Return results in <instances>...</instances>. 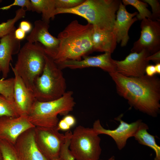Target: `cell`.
<instances>
[{"instance_id": "cell-1", "label": "cell", "mask_w": 160, "mask_h": 160, "mask_svg": "<svg viewBox=\"0 0 160 160\" xmlns=\"http://www.w3.org/2000/svg\"><path fill=\"white\" fill-rule=\"evenodd\" d=\"M118 94L127 100L135 109L153 117L160 110V80L146 75L138 77H127L117 72L109 73Z\"/></svg>"}, {"instance_id": "cell-2", "label": "cell", "mask_w": 160, "mask_h": 160, "mask_svg": "<svg viewBox=\"0 0 160 160\" xmlns=\"http://www.w3.org/2000/svg\"><path fill=\"white\" fill-rule=\"evenodd\" d=\"M93 26L83 25L76 20L71 22L58 34L60 44L52 58L58 64L68 60H80L93 51L92 35Z\"/></svg>"}, {"instance_id": "cell-3", "label": "cell", "mask_w": 160, "mask_h": 160, "mask_svg": "<svg viewBox=\"0 0 160 160\" xmlns=\"http://www.w3.org/2000/svg\"><path fill=\"white\" fill-rule=\"evenodd\" d=\"M121 1L118 0H86L73 8L56 9L55 14L76 15L85 19L88 23L101 29L113 30L116 13Z\"/></svg>"}, {"instance_id": "cell-4", "label": "cell", "mask_w": 160, "mask_h": 160, "mask_svg": "<svg viewBox=\"0 0 160 160\" xmlns=\"http://www.w3.org/2000/svg\"><path fill=\"white\" fill-rule=\"evenodd\" d=\"M73 95V92L69 91L53 100L41 102L36 100L28 115L29 121L35 127H56L59 121L58 115L65 116L73 110L76 105Z\"/></svg>"}, {"instance_id": "cell-5", "label": "cell", "mask_w": 160, "mask_h": 160, "mask_svg": "<svg viewBox=\"0 0 160 160\" xmlns=\"http://www.w3.org/2000/svg\"><path fill=\"white\" fill-rule=\"evenodd\" d=\"M45 64L41 74L35 80L33 92L39 101L53 100L61 97L66 92V84L61 69L52 58L46 54Z\"/></svg>"}, {"instance_id": "cell-6", "label": "cell", "mask_w": 160, "mask_h": 160, "mask_svg": "<svg viewBox=\"0 0 160 160\" xmlns=\"http://www.w3.org/2000/svg\"><path fill=\"white\" fill-rule=\"evenodd\" d=\"M46 54L44 48L40 43L27 42L18 53L15 66L12 65L28 88L32 92L35 80L43 71Z\"/></svg>"}, {"instance_id": "cell-7", "label": "cell", "mask_w": 160, "mask_h": 160, "mask_svg": "<svg viewBox=\"0 0 160 160\" xmlns=\"http://www.w3.org/2000/svg\"><path fill=\"white\" fill-rule=\"evenodd\" d=\"M92 128L81 125L74 130L69 149L76 160H99L102 152L101 139Z\"/></svg>"}, {"instance_id": "cell-8", "label": "cell", "mask_w": 160, "mask_h": 160, "mask_svg": "<svg viewBox=\"0 0 160 160\" xmlns=\"http://www.w3.org/2000/svg\"><path fill=\"white\" fill-rule=\"evenodd\" d=\"M35 140L42 153L48 160L59 158L61 148L65 143V134L59 132L57 126L53 128L35 127Z\"/></svg>"}, {"instance_id": "cell-9", "label": "cell", "mask_w": 160, "mask_h": 160, "mask_svg": "<svg viewBox=\"0 0 160 160\" xmlns=\"http://www.w3.org/2000/svg\"><path fill=\"white\" fill-rule=\"evenodd\" d=\"M141 35L134 44L132 52L139 53L143 49L153 54L160 49V21L146 18L142 20Z\"/></svg>"}, {"instance_id": "cell-10", "label": "cell", "mask_w": 160, "mask_h": 160, "mask_svg": "<svg viewBox=\"0 0 160 160\" xmlns=\"http://www.w3.org/2000/svg\"><path fill=\"white\" fill-rule=\"evenodd\" d=\"M121 114L115 119L119 121L118 126L113 130L105 129L102 126L100 120L97 119L93 124V128L99 135L104 134L112 137L115 141L119 150L123 149L126 146L127 140L134 137L138 128L142 121L139 119L130 123H127L121 119Z\"/></svg>"}, {"instance_id": "cell-11", "label": "cell", "mask_w": 160, "mask_h": 160, "mask_svg": "<svg viewBox=\"0 0 160 160\" xmlns=\"http://www.w3.org/2000/svg\"><path fill=\"white\" fill-rule=\"evenodd\" d=\"M151 55L148 52L143 49L139 53H130L123 60H114L116 72L127 77L143 76L145 68L149 63L145 58Z\"/></svg>"}, {"instance_id": "cell-12", "label": "cell", "mask_w": 160, "mask_h": 160, "mask_svg": "<svg viewBox=\"0 0 160 160\" xmlns=\"http://www.w3.org/2000/svg\"><path fill=\"white\" fill-rule=\"evenodd\" d=\"M35 127L29 121L26 115H22L15 117H0V139L14 145L22 133Z\"/></svg>"}, {"instance_id": "cell-13", "label": "cell", "mask_w": 160, "mask_h": 160, "mask_svg": "<svg viewBox=\"0 0 160 160\" xmlns=\"http://www.w3.org/2000/svg\"><path fill=\"white\" fill-rule=\"evenodd\" d=\"M111 53H104L95 56H85L80 60H66L56 64L61 70L65 68L71 69L83 68L90 67L100 68L109 73L116 72L114 60Z\"/></svg>"}, {"instance_id": "cell-14", "label": "cell", "mask_w": 160, "mask_h": 160, "mask_svg": "<svg viewBox=\"0 0 160 160\" xmlns=\"http://www.w3.org/2000/svg\"><path fill=\"white\" fill-rule=\"evenodd\" d=\"M49 27V24L42 20L35 21L33 28L26 39L30 43H40L44 47L46 54L53 58L58 48L60 40L50 33Z\"/></svg>"}, {"instance_id": "cell-15", "label": "cell", "mask_w": 160, "mask_h": 160, "mask_svg": "<svg viewBox=\"0 0 160 160\" xmlns=\"http://www.w3.org/2000/svg\"><path fill=\"white\" fill-rule=\"evenodd\" d=\"M34 128L30 129L22 133L17 139L15 147L23 160H48L37 145Z\"/></svg>"}, {"instance_id": "cell-16", "label": "cell", "mask_w": 160, "mask_h": 160, "mask_svg": "<svg viewBox=\"0 0 160 160\" xmlns=\"http://www.w3.org/2000/svg\"><path fill=\"white\" fill-rule=\"evenodd\" d=\"M137 12H128L121 1L116 12V17L113 31L116 34L117 43H120L122 47L125 46L129 39V30L138 19L134 17L137 14Z\"/></svg>"}, {"instance_id": "cell-17", "label": "cell", "mask_w": 160, "mask_h": 160, "mask_svg": "<svg viewBox=\"0 0 160 160\" xmlns=\"http://www.w3.org/2000/svg\"><path fill=\"white\" fill-rule=\"evenodd\" d=\"M14 75V102L21 115H28L36 99L33 92L29 89L17 73L13 68Z\"/></svg>"}, {"instance_id": "cell-18", "label": "cell", "mask_w": 160, "mask_h": 160, "mask_svg": "<svg viewBox=\"0 0 160 160\" xmlns=\"http://www.w3.org/2000/svg\"><path fill=\"white\" fill-rule=\"evenodd\" d=\"M15 31L0 39V68L3 79L7 77L9 71L12 55L18 53L20 49V41L15 37Z\"/></svg>"}, {"instance_id": "cell-19", "label": "cell", "mask_w": 160, "mask_h": 160, "mask_svg": "<svg viewBox=\"0 0 160 160\" xmlns=\"http://www.w3.org/2000/svg\"><path fill=\"white\" fill-rule=\"evenodd\" d=\"M93 51L112 53L116 48L117 41L113 30L101 29L93 26L92 35Z\"/></svg>"}, {"instance_id": "cell-20", "label": "cell", "mask_w": 160, "mask_h": 160, "mask_svg": "<svg viewBox=\"0 0 160 160\" xmlns=\"http://www.w3.org/2000/svg\"><path fill=\"white\" fill-rule=\"evenodd\" d=\"M149 129L148 125L142 121L134 137L139 144L148 146L154 151L156 155L154 160H160V147L156 143L155 137L148 132Z\"/></svg>"}, {"instance_id": "cell-21", "label": "cell", "mask_w": 160, "mask_h": 160, "mask_svg": "<svg viewBox=\"0 0 160 160\" xmlns=\"http://www.w3.org/2000/svg\"><path fill=\"white\" fill-rule=\"evenodd\" d=\"M32 11L41 13V20L49 24L51 19H53L56 9L55 0H31Z\"/></svg>"}, {"instance_id": "cell-22", "label": "cell", "mask_w": 160, "mask_h": 160, "mask_svg": "<svg viewBox=\"0 0 160 160\" xmlns=\"http://www.w3.org/2000/svg\"><path fill=\"white\" fill-rule=\"evenodd\" d=\"M26 11V9L21 8L16 11L14 17L0 24V38L15 31L16 29L15 24L19 20L25 17Z\"/></svg>"}, {"instance_id": "cell-23", "label": "cell", "mask_w": 160, "mask_h": 160, "mask_svg": "<svg viewBox=\"0 0 160 160\" xmlns=\"http://www.w3.org/2000/svg\"><path fill=\"white\" fill-rule=\"evenodd\" d=\"M21 114L15 102L0 94V117H17Z\"/></svg>"}, {"instance_id": "cell-24", "label": "cell", "mask_w": 160, "mask_h": 160, "mask_svg": "<svg viewBox=\"0 0 160 160\" xmlns=\"http://www.w3.org/2000/svg\"><path fill=\"white\" fill-rule=\"evenodd\" d=\"M121 2L125 6L132 5L137 10L138 13L136 17L138 20H142L146 18L151 19L152 13L147 8V3L139 0H123Z\"/></svg>"}, {"instance_id": "cell-25", "label": "cell", "mask_w": 160, "mask_h": 160, "mask_svg": "<svg viewBox=\"0 0 160 160\" xmlns=\"http://www.w3.org/2000/svg\"><path fill=\"white\" fill-rule=\"evenodd\" d=\"M0 150L3 160H23L14 145L6 140L0 139Z\"/></svg>"}, {"instance_id": "cell-26", "label": "cell", "mask_w": 160, "mask_h": 160, "mask_svg": "<svg viewBox=\"0 0 160 160\" xmlns=\"http://www.w3.org/2000/svg\"><path fill=\"white\" fill-rule=\"evenodd\" d=\"M14 78L0 79V94L7 99L14 102Z\"/></svg>"}, {"instance_id": "cell-27", "label": "cell", "mask_w": 160, "mask_h": 160, "mask_svg": "<svg viewBox=\"0 0 160 160\" xmlns=\"http://www.w3.org/2000/svg\"><path fill=\"white\" fill-rule=\"evenodd\" d=\"M72 134V132L70 130L66 131L65 134V140L61 148L59 158L60 160H76L69 149Z\"/></svg>"}, {"instance_id": "cell-28", "label": "cell", "mask_w": 160, "mask_h": 160, "mask_svg": "<svg viewBox=\"0 0 160 160\" xmlns=\"http://www.w3.org/2000/svg\"><path fill=\"white\" fill-rule=\"evenodd\" d=\"M84 0H55L56 9H68L74 8L83 2Z\"/></svg>"}, {"instance_id": "cell-29", "label": "cell", "mask_w": 160, "mask_h": 160, "mask_svg": "<svg viewBox=\"0 0 160 160\" xmlns=\"http://www.w3.org/2000/svg\"><path fill=\"white\" fill-rule=\"evenodd\" d=\"M143 2L148 4L151 7L152 11L151 20L160 21V4L157 0H143Z\"/></svg>"}, {"instance_id": "cell-30", "label": "cell", "mask_w": 160, "mask_h": 160, "mask_svg": "<svg viewBox=\"0 0 160 160\" xmlns=\"http://www.w3.org/2000/svg\"><path fill=\"white\" fill-rule=\"evenodd\" d=\"M63 119L71 128L73 127L76 124V119L72 115L68 114L65 116Z\"/></svg>"}, {"instance_id": "cell-31", "label": "cell", "mask_w": 160, "mask_h": 160, "mask_svg": "<svg viewBox=\"0 0 160 160\" xmlns=\"http://www.w3.org/2000/svg\"><path fill=\"white\" fill-rule=\"evenodd\" d=\"M145 59L147 61L152 60L156 63H160V50L147 57Z\"/></svg>"}, {"instance_id": "cell-32", "label": "cell", "mask_w": 160, "mask_h": 160, "mask_svg": "<svg viewBox=\"0 0 160 160\" xmlns=\"http://www.w3.org/2000/svg\"><path fill=\"white\" fill-rule=\"evenodd\" d=\"M25 33L30 31L32 29V25L29 22L25 20L22 21L20 24V27Z\"/></svg>"}, {"instance_id": "cell-33", "label": "cell", "mask_w": 160, "mask_h": 160, "mask_svg": "<svg viewBox=\"0 0 160 160\" xmlns=\"http://www.w3.org/2000/svg\"><path fill=\"white\" fill-rule=\"evenodd\" d=\"M57 127L59 130L67 131L69 130L71 128L63 119L59 121Z\"/></svg>"}, {"instance_id": "cell-34", "label": "cell", "mask_w": 160, "mask_h": 160, "mask_svg": "<svg viewBox=\"0 0 160 160\" xmlns=\"http://www.w3.org/2000/svg\"><path fill=\"white\" fill-rule=\"evenodd\" d=\"M14 33L15 38L20 41L23 39L26 35V33L20 28L15 30Z\"/></svg>"}, {"instance_id": "cell-35", "label": "cell", "mask_w": 160, "mask_h": 160, "mask_svg": "<svg viewBox=\"0 0 160 160\" xmlns=\"http://www.w3.org/2000/svg\"><path fill=\"white\" fill-rule=\"evenodd\" d=\"M145 73L146 75L149 76H152L156 73L155 65H148L145 68Z\"/></svg>"}, {"instance_id": "cell-36", "label": "cell", "mask_w": 160, "mask_h": 160, "mask_svg": "<svg viewBox=\"0 0 160 160\" xmlns=\"http://www.w3.org/2000/svg\"><path fill=\"white\" fill-rule=\"evenodd\" d=\"M155 65L156 73L160 74V63H156Z\"/></svg>"}, {"instance_id": "cell-37", "label": "cell", "mask_w": 160, "mask_h": 160, "mask_svg": "<svg viewBox=\"0 0 160 160\" xmlns=\"http://www.w3.org/2000/svg\"><path fill=\"white\" fill-rule=\"evenodd\" d=\"M99 160H103L102 159H99ZM107 160H115V157L114 156H112L109 158Z\"/></svg>"}, {"instance_id": "cell-38", "label": "cell", "mask_w": 160, "mask_h": 160, "mask_svg": "<svg viewBox=\"0 0 160 160\" xmlns=\"http://www.w3.org/2000/svg\"><path fill=\"white\" fill-rule=\"evenodd\" d=\"M0 160H3L2 155L0 150Z\"/></svg>"}, {"instance_id": "cell-39", "label": "cell", "mask_w": 160, "mask_h": 160, "mask_svg": "<svg viewBox=\"0 0 160 160\" xmlns=\"http://www.w3.org/2000/svg\"><path fill=\"white\" fill-rule=\"evenodd\" d=\"M60 160L59 158L57 159H55V160Z\"/></svg>"}, {"instance_id": "cell-40", "label": "cell", "mask_w": 160, "mask_h": 160, "mask_svg": "<svg viewBox=\"0 0 160 160\" xmlns=\"http://www.w3.org/2000/svg\"><path fill=\"white\" fill-rule=\"evenodd\" d=\"M1 72V69H0V72Z\"/></svg>"}]
</instances>
